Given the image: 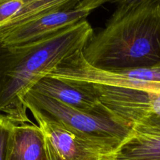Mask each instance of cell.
I'll list each match as a JSON object with an SVG mask.
<instances>
[{
    "label": "cell",
    "instance_id": "6",
    "mask_svg": "<svg viewBox=\"0 0 160 160\" xmlns=\"http://www.w3.org/2000/svg\"><path fill=\"white\" fill-rule=\"evenodd\" d=\"M90 12L74 7L55 11L19 26L0 31V43L9 46L31 43L86 20Z\"/></svg>",
    "mask_w": 160,
    "mask_h": 160
},
{
    "label": "cell",
    "instance_id": "5",
    "mask_svg": "<svg viewBox=\"0 0 160 160\" xmlns=\"http://www.w3.org/2000/svg\"><path fill=\"white\" fill-rule=\"evenodd\" d=\"M44 138L46 160H112V154L28 105Z\"/></svg>",
    "mask_w": 160,
    "mask_h": 160
},
{
    "label": "cell",
    "instance_id": "13",
    "mask_svg": "<svg viewBox=\"0 0 160 160\" xmlns=\"http://www.w3.org/2000/svg\"><path fill=\"white\" fill-rule=\"evenodd\" d=\"M116 0H81L78 6H76L77 8L81 9H84V10H87L88 12H92V10L95 9L96 8L99 7L102 5L105 4L107 2H113Z\"/></svg>",
    "mask_w": 160,
    "mask_h": 160
},
{
    "label": "cell",
    "instance_id": "10",
    "mask_svg": "<svg viewBox=\"0 0 160 160\" xmlns=\"http://www.w3.org/2000/svg\"><path fill=\"white\" fill-rule=\"evenodd\" d=\"M115 11L108 22L120 20L131 12L146 7H160V0H116Z\"/></svg>",
    "mask_w": 160,
    "mask_h": 160
},
{
    "label": "cell",
    "instance_id": "11",
    "mask_svg": "<svg viewBox=\"0 0 160 160\" xmlns=\"http://www.w3.org/2000/svg\"><path fill=\"white\" fill-rule=\"evenodd\" d=\"M16 123L6 116L0 114V160H8L12 133Z\"/></svg>",
    "mask_w": 160,
    "mask_h": 160
},
{
    "label": "cell",
    "instance_id": "9",
    "mask_svg": "<svg viewBox=\"0 0 160 160\" xmlns=\"http://www.w3.org/2000/svg\"><path fill=\"white\" fill-rule=\"evenodd\" d=\"M8 160H46L45 142L35 124H16Z\"/></svg>",
    "mask_w": 160,
    "mask_h": 160
},
{
    "label": "cell",
    "instance_id": "7",
    "mask_svg": "<svg viewBox=\"0 0 160 160\" xmlns=\"http://www.w3.org/2000/svg\"><path fill=\"white\" fill-rule=\"evenodd\" d=\"M32 91L73 109L113 118L95 95L62 80L47 76L40 80Z\"/></svg>",
    "mask_w": 160,
    "mask_h": 160
},
{
    "label": "cell",
    "instance_id": "8",
    "mask_svg": "<svg viewBox=\"0 0 160 160\" xmlns=\"http://www.w3.org/2000/svg\"><path fill=\"white\" fill-rule=\"evenodd\" d=\"M112 160H160V123L145 121L131 127Z\"/></svg>",
    "mask_w": 160,
    "mask_h": 160
},
{
    "label": "cell",
    "instance_id": "2",
    "mask_svg": "<svg viewBox=\"0 0 160 160\" xmlns=\"http://www.w3.org/2000/svg\"><path fill=\"white\" fill-rule=\"evenodd\" d=\"M83 55L102 70L152 67L160 63V7H146L108 22L93 35Z\"/></svg>",
    "mask_w": 160,
    "mask_h": 160
},
{
    "label": "cell",
    "instance_id": "3",
    "mask_svg": "<svg viewBox=\"0 0 160 160\" xmlns=\"http://www.w3.org/2000/svg\"><path fill=\"white\" fill-rule=\"evenodd\" d=\"M81 137L96 144L113 155L128 137L131 128L104 115L78 110L31 90L23 99Z\"/></svg>",
    "mask_w": 160,
    "mask_h": 160
},
{
    "label": "cell",
    "instance_id": "12",
    "mask_svg": "<svg viewBox=\"0 0 160 160\" xmlns=\"http://www.w3.org/2000/svg\"><path fill=\"white\" fill-rule=\"evenodd\" d=\"M20 6V0H0V27L15 17Z\"/></svg>",
    "mask_w": 160,
    "mask_h": 160
},
{
    "label": "cell",
    "instance_id": "4",
    "mask_svg": "<svg viewBox=\"0 0 160 160\" xmlns=\"http://www.w3.org/2000/svg\"><path fill=\"white\" fill-rule=\"evenodd\" d=\"M48 76L68 83H91L160 92V63L152 67L102 70L88 64L83 50L67 58Z\"/></svg>",
    "mask_w": 160,
    "mask_h": 160
},
{
    "label": "cell",
    "instance_id": "1",
    "mask_svg": "<svg viewBox=\"0 0 160 160\" xmlns=\"http://www.w3.org/2000/svg\"><path fill=\"white\" fill-rule=\"evenodd\" d=\"M93 35L84 20L37 42L17 46L0 43V114L16 124L30 123L25 95L62 61L84 50Z\"/></svg>",
    "mask_w": 160,
    "mask_h": 160
}]
</instances>
